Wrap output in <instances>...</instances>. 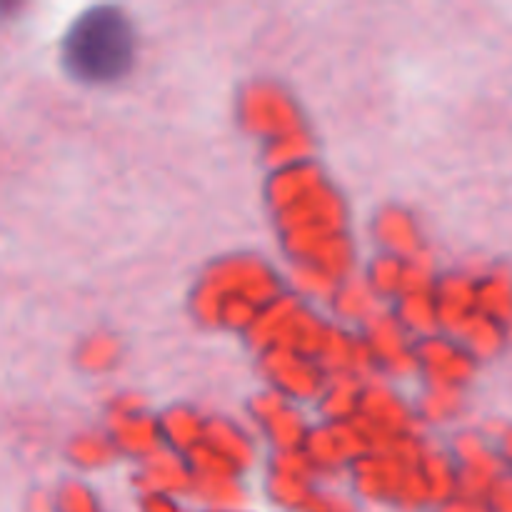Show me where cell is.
Segmentation results:
<instances>
[{
    "label": "cell",
    "instance_id": "cell-1",
    "mask_svg": "<svg viewBox=\"0 0 512 512\" xmlns=\"http://www.w3.org/2000/svg\"><path fill=\"white\" fill-rule=\"evenodd\" d=\"M135 60V28L113 5H98L73 20L63 40V63L80 83L105 85L125 78Z\"/></svg>",
    "mask_w": 512,
    "mask_h": 512
}]
</instances>
